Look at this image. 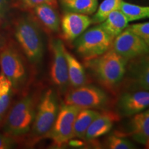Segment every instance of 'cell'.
Returning <instances> with one entry per match:
<instances>
[{
    "mask_svg": "<svg viewBox=\"0 0 149 149\" xmlns=\"http://www.w3.org/2000/svg\"><path fill=\"white\" fill-rule=\"evenodd\" d=\"M122 0H104L97 8L95 14L91 17L92 24H101L113 11L118 10Z\"/></svg>",
    "mask_w": 149,
    "mask_h": 149,
    "instance_id": "603a6c76",
    "label": "cell"
},
{
    "mask_svg": "<svg viewBox=\"0 0 149 149\" xmlns=\"http://www.w3.org/2000/svg\"><path fill=\"white\" fill-rule=\"evenodd\" d=\"M121 114L132 116L149 107V91L137 90L123 93L117 102Z\"/></svg>",
    "mask_w": 149,
    "mask_h": 149,
    "instance_id": "7c38bea8",
    "label": "cell"
},
{
    "mask_svg": "<svg viewBox=\"0 0 149 149\" xmlns=\"http://www.w3.org/2000/svg\"><path fill=\"white\" fill-rule=\"evenodd\" d=\"M15 145V141L10 136L4 135L0 133V149L12 148Z\"/></svg>",
    "mask_w": 149,
    "mask_h": 149,
    "instance_id": "4316f807",
    "label": "cell"
},
{
    "mask_svg": "<svg viewBox=\"0 0 149 149\" xmlns=\"http://www.w3.org/2000/svg\"><path fill=\"white\" fill-rule=\"evenodd\" d=\"M13 84L3 74H0V124L10 106Z\"/></svg>",
    "mask_w": 149,
    "mask_h": 149,
    "instance_id": "44dd1931",
    "label": "cell"
},
{
    "mask_svg": "<svg viewBox=\"0 0 149 149\" xmlns=\"http://www.w3.org/2000/svg\"><path fill=\"white\" fill-rule=\"evenodd\" d=\"M116 119L117 117L113 116L111 113H100L91 123L84 139L87 141H92L107 134L111 130Z\"/></svg>",
    "mask_w": 149,
    "mask_h": 149,
    "instance_id": "2e32d148",
    "label": "cell"
},
{
    "mask_svg": "<svg viewBox=\"0 0 149 149\" xmlns=\"http://www.w3.org/2000/svg\"><path fill=\"white\" fill-rule=\"evenodd\" d=\"M130 128L133 139L149 148V109L134 115Z\"/></svg>",
    "mask_w": 149,
    "mask_h": 149,
    "instance_id": "5bb4252c",
    "label": "cell"
},
{
    "mask_svg": "<svg viewBox=\"0 0 149 149\" xmlns=\"http://www.w3.org/2000/svg\"><path fill=\"white\" fill-rule=\"evenodd\" d=\"M51 48L53 54L51 68V79L61 92L64 93L69 85L68 64L65 55L66 48L62 41L58 39L52 40Z\"/></svg>",
    "mask_w": 149,
    "mask_h": 149,
    "instance_id": "30bf717a",
    "label": "cell"
},
{
    "mask_svg": "<svg viewBox=\"0 0 149 149\" xmlns=\"http://www.w3.org/2000/svg\"><path fill=\"white\" fill-rule=\"evenodd\" d=\"M126 74L133 90L149 91V54L131 59Z\"/></svg>",
    "mask_w": 149,
    "mask_h": 149,
    "instance_id": "8fae6325",
    "label": "cell"
},
{
    "mask_svg": "<svg viewBox=\"0 0 149 149\" xmlns=\"http://www.w3.org/2000/svg\"><path fill=\"white\" fill-rule=\"evenodd\" d=\"M0 67L1 74L10 80L13 87H19L26 79L23 61L17 52L10 46H2L0 48Z\"/></svg>",
    "mask_w": 149,
    "mask_h": 149,
    "instance_id": "9c48e42d",
    "label": "cell"
},
{
    "mask_svg": "<svg viewBox=\"0 0 149 149\" xmlns=\"http://www.w3.org/2000/svg\"><path fill=\"white\" fill-rule=\"evenodd\" d=\"M55 7L43 3L33 8L34 13L41 23L52 32L57 33L60 29L61 21Z\"/></svg>",
    "mask_w": 149,
    "mask_h": 149,
    "instance_id": "9a60e30c",
    "label": "cell"
},
{
    "mask_svg": "<svg viewBox=\"0 0 149 149\" xmlns=\"http://www.w3.org/2000/svg\"><path fill=\"white\" fill-rule=\"evenodd\" d=\"M120 10L127 18L128 22L149 18V6H143L121 1Z\"/></svg>",
    "mask_w": 149,
    "mask_h": 149,
    "instance_id": "7402d4cb",
    "label": "cell"
},
{
    "mask_svg": "<svg viewBox=\"0 0 149 149\" xmlns=\"http://www.w3.org/2000/svg\"><path fill=\"white\" fill-rule=\"evenodd\" d=\"M10 8L9 0H0V24L4 21Z\"/></svg>",
    "mask_w": 149,
    "mask_h": 149,
    "instance_id": "83f0119b",
    "label": "cell"
},
{
    "mask_svg": "<svg viewBox=\"0 0 149 149\" xmlns=\"http://www.w3.org/2000/svg\"><path fill=\"white\" fill-rule=\"evenodd\" d=\"M107 148L111 149H133L135 146L128 139L120 135H112L107 139Z\"/></svg>",
    "mask_w": 149,
    "mask_h": 149,
    "instance_id": "cb8c5ba5",
    "label": "cell"
},
{
    "mask_svg": "<svg viewBox=\"0 0 149 149\" xmlns=\"http://www.w3.org/2000/svg\"><path fill=\"white\" fill-rule=\"evenodd\" d=\"M128 60L113 48L101 55L86 59L85 65L102 84L112 88L122 82L126 75Z\"/></svg>",
    "mask_w": 149,
    "mask_h": 149,
    "instance_id": "6da1fadb",
    "label": "cell"
},
{
    "mask_svg": "<svg viewBox=\"0 0 149 149\" xmlns=\"http://www.w3.org/2000/svg\"><path fill=\"white\" fill-rule=\"evenodd\" d=\"M81 108L62 104L53 127L46 135L58 146H61L73 138L74 123Z\"/></svg>",
    "mask_w": 149,
    "mask_h": 149,
    "instance_id": "8992f818",
    "label": "cell"
},
{
    "mask_svg": "<svg viewBox=\"0 0 149 149\" xmlns=\"http://www.w3.org/2000/svg\"><path fill=\"white\" fill-rule=\"evenodd\" d=\"M2 45H3V41L1 40V38H0V48H1Z\"/></svg>",
    "mask_w": 149,
    "mask_h": 149,
    "instance_id": "f1b7e54d",
    "label": "cell"
},
{
    "mask_svg": "<svg viewBox=\"0 0 149 149\" xmlns=\"http://www.w3.org/2000/svg\"><path fill=\"white\" fill-rule=\"evenodd\" d=\"M101 26L113 39L128 26V21L120 10H115L101 23Z\"/></svg>",
    "mask_w": 149,
    "mask_h": 149,
    "instance_id": "ac0fdd59",
    "label": "cell"
},
{
    "mask_svg": "<svg viewBox=\"0 0 149 149\" xmlns=\"http://www.w3.org/2000/svg\"><path fill=\"white\" fill-rule=\"evenodd\" d=\"M35 102L31 96L22 98L9 111L3 130L10 137L22 136L29 133L35 119Z\"/></svg>",
    "mask_w": 149,
    "mask_h": 149,
    "instance_id": "7a4b0ae2",
    "label": "cell"
},
{
    "mask_svg": "<svg viewBox=\"0 0 149 149\" xmlns=\"http://www.w3.org/2000/svg\"><path fill=\"white\" fill-rule=\"evenodd\" d=\"M59 109L57 95L48 89L41 99L35 112L32 127L33 135L40 137L46 135L53 127Z\"/></svg>",
    "mask_w": 149,
    "mask_h": 149,
    "instance_id": "5b68a950",
    "label": "cell"
},
{
    "mask_svg": "<svg viewBox=\"0 0 149 149\" xmlns=\"http://www.w3.org/2000/svg\"><path fill=\"white\" fill-rule=\"evenodd\" d=\"M113 40L101 25H98L86 30L74 41V45L79 55L88 59L109 51L112 47Z\"/></svg>",
    "mask_w": 149,
    "mask_h": 149,
    "instance_id": "277c9868",
    "label": "cell"
},
{
    "mask_svg": "<svg viewBox=\"0 0 149 149\" xmlns=\"http://www.w3.org/2000/svg\"><path fill=\"white\" fill-rule=\"evenodd\" d=\"M15 35L28 59L33 63L42 60L44 44L39 26L30 18H22L17 22Z\"/></svg>",
    "mask_w": 149,
    "mask_h": 149,
    "instance_id": "3957f363",
    "label": "cell"
},
{
    "mask_svg": "<svg viewBox=\"0 0 149 149\" xmlns=\"http://www.w3.org/2000/svg\"><path fill=\"white\" fill-rule=\"evenodd\" d=\"M61 4L66 12L91 15L95 13L98 1L97 0H61Z\"/></svg>",
    "mask_w": 149,
    "mask_h": 149,
    "instance_id": "ffe728a7",
    "label": "cell"
},
{
    "mask_svg": "<svg viewBox=\"0 0 149 149\" xmlns=\"http://www.w3.org/2000/svg\"><path fill=\"white\" fill-rule=\"evenodd\" d=\"M128 29L141 37L149 46V22L135 24L128 26Z\"/></svg>",
    "mask_w": 149,
    "mask_h": 149,
    "instance_id": "d4e9b609",
    "label": "cell"
},
{
    "mask_svg": "<svg viewBox=\"0 0 149 149\" xmlns=\"http://www.w3.org/2000/svg\"><path fill=\"white\" fill-rule=\"evenodd\" d=\"M100 115V112L93 109H83L80 110L74 123L73 137L84 138L87 130L94 120Z\"/></svg>",
    "mask_w": 149,
    "mask_h": 149,
    "instance_id": "d6986e66",
    "label": "cell"
},
{
    "mask_svg": "<svg viewBox=\"0 0 149 149\" xmlns=\"http://www.w3.org/2000/svg\"><path fill=\"white\" fill-rule=\"evenodd\" d=\"M46 3L51 5L52 6L57 8V0H22V4L26 8H33L37 6Z\"/></svg>",
    "mask_w": 149,
    "mask_h": 149,
    "instance_id": "484cf974",
    "label": "cell"
},
{
    "mask_svg": "<svg viewBox=\"0 0 149 149\" xmlns=\"http://www.w3.org/2000/svg\"><path fill=\"white\" fill-rule=\"evenodd\" d=\"M65 55L68 64L69 85L72 88H75L86 84L87 81L86 74L82 64L66 49Z\"/></svg>",
    "mask_w": 149,
    "mask_h": 149,
    "instance_id": "e0dca14e",
    "label": "cell"
},
{
    "mask_svg": "<svg viewBox=\"0 0 149 149\" xmlns=\"http://www.w3.org/2000/svg\"><path fill=\"white\" fill-rule=\"evenodd\" d=\"M109 103L107 93L99 87L93 85H83L72 88L66 93L64 104L74 105L81 109H102Z\"/></svg>",
    "mask_w": 149,
    "mask_h": 149,
    "instance_id": "52a82bcc",
    "label": "cell"
},
{
    "mask_svg": "<svg viewBox=\"0 0 149 149\" xmlns=\"http://www.w3.org/2000/svg\"><path fill=\"white\" fill-rule=\"evenodd\" d=\"M92 24L91 18L86 15L66 12L61 20L63 37L68 42H74Z\"/></svg>",
    "mask_w": 149,
    "mask_h": 149,
    "instance_id": "4fadbf2b",
    "label": "cell"
},
{
    "mask_svg": "<svg viewBox=\"0 0 149 149\" xmlns=\"http://www.w3.org/2000/svg\"><path fill=\"white\" fill-rule=\"evenodd\" d=\"M112 48L128 61L149 54V46L128 27L115 37Z\"/></svg>",
    "mask_w": 149,
    "mask_h": 149,
    "instance_id": "ba28073f",
    "label": "cell"
}]
</instances>
